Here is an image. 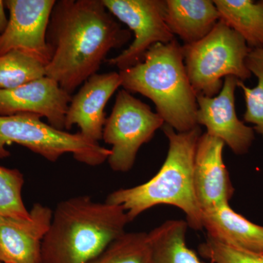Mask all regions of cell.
<instances>
[{"label":"cell","mask_w":263,"mask_h":263,"mask_svg":"<svg viewBox=\"0 0 263 263\" xmlns=\"http://www.w3.org/2000/svg\"><path fill=\"white\" fill-rule=\"evenodd\" d=\"M165 22L184 45L198 42L219 22V13L210 0H165Z\"/></svg>","instance_id":"obj_16"},{"label":"cell","mask_w":263,"mask_h":263,"mask_svg":"<svg viewBox=\"0 0 263 263\" xmlns=\"http://www.w3.org/2000/svg\"><path fill=\"white\" fill-rule=\"evenodd\" d=\"M226 146L219 138L202 134L197 142L193 167V184L202 213L229 204L234 188L223 160Z\"/></svg>","instance_id":"obj_11"},{"label":"cell","mask_w":263,"mask_h":263,"mask_svg":"<svg viewBox=\"0 0 263 263\" xmlns=\"http://www.w3.org/2000/svg\"><path fill=\"white\" fill-rule=\"evenodd\" d=\"M89 263H151L148 233L125 232Z\"/></svg>","instance_id":"obj_20"},{"label":"cell","mask_w":263,"mask_h":263,"mask_svg":"<svg viewBox=\"0 0 263 263\" xmlns=\"http://www.w3.org/2000/svg\"><path fill=\"white\" fill-rule=\"evenodd\" d=\"M27 219L0 217V262L41 263L43 240L49 230L53 210L37 202Z\"/></svg>","instance_id":"obj_14"},{"label":"cell","mask_w":263,"mask_h":263,"mask_svg":"<svg viewBox=\"0 0 263 263\" xmlns=\"http://www.w3.org/2000/svg\"><path fill=\"white\" fill-rule=\"evenodd\" d=\"M184 64L196 95L213 98L222 88L223 78L248 80L246 64L251 49L238 33L219 21L212 32L198 42L183 45Z\"/></svg>","instance_id":"obj_5"},{"label":"cell","mask_w":263,"mask_h":263,"mask_svg":"<svg viewBox=\"0 0 263 263\" xmlns=\"http://www.w3.org/2000/svg\"><path fill=\"white\" fill-rule=\"evenodd\" d=\"M202 257L212 263H263V255L230 247L207 237L199 246Z\"/></svg>","instance_id":"obj_23"},{"label":"cell","mask_w":263,"mask_h":263,"mask_svg":"<svg viewBox=\"0 0 263 263\" xmlns=\"http://www.w3.org/2000/svg\"><path fill=\"white\" fill-rule=\"evenodd\" d=\"M129 222L121 205L87 195L59 202L43 241L41 263H89L125 233Z\"/></svg>","instance_id":"obj_2"},{"label":"cell","mask_w":263,"mask_h":263,"mask_svg":"<svg viewBox=\"0 0 263 263\" xmlns=\"http://www.w3.org/2000/svg\"><path fill=\"white\" fill-rule=\"evenodd\" d=\"M247 67L257 77V86L247 87L245 82L238 81V87L243 91L246 102L245 122L254 124V131L263 138V48L251 50L247 60Z\"/></svg>","instance_id":"obj_21"},{"label":"cell","mask_w":263,"mask_h":263,"mask_svg":"<svg viewBox=\"0 0 263 263\" xmlns=\"http://www.w3.org/2000/svg\"><path fill=\"white\" fill-rule=\"evenodd\" d=\"M120 86L122 79L119 72H98L91 76L71 98L65 129L70 130L76 124L80 129L79 133L90 141L99 143L103 140L106 121L105 106Z\"/></svg>","instance_id":"obj_13"},{"label":"cell","mask_w":263,"mask_h":263,"mask_svg":"<svg viewBox=\"0 0 263 263\" xmlns=\"http://www.w3.org/2000/svg\"><path fill=\"white\" fill-rule=\"evenodd\" d=\"M202 226L216 241L263 255V227L235 212L229 204L202 213Z\"/></svg>","instance_id":"obj_15"},{"label":"cell","mask_w":263,"mask_h":263,"mask_svg":"<svg viewBox=\"0 0 263 263\" xmlns=\"http://www.w3.org/2000/svg\"><path fill=\"white\" fill-rule=\"evenodd\" d=\"M8 24V18L5 13V1L0 0V35L5 32Z\"/></svg>","instance_id":"obj_24"},{"label":"cell","mask_w":263,"mask_h":263,"mask_svg":"<svg viewBox=\"0 0 263 263\" xmlns=\"http://www.w3.org/2000/svg\"><path fill=\"white\" fill-rule=\"evenodd\" d=\"M56 0H6V29L0 35V56L13 50L28 53L47 66L51 51L46 42L48 23Z\"/></svg>","instance_id":"obj_9"},{"label":"cell","mask_w":263,"mask_h":263,"mask_svg":"<svg viewBox=\"0 0 263 263\" xmlns=\"http://www.w3.org/2000/svg\"><path fill=\"white\" fill-rule=\"evenodd\" d=\"M130 39L103 0L56 1L46 33L51 57L46 76L71 95L98 73L109 52Z\"/></svg>","instance_id":"obj_1"},{"label":"cell","mask_w":263,"mask_h":263,"mask_svg":"<svg viewBox=\"0 0 263 263\" xmlns=\"http://www.w3.org/2000/svg\"><path fill=\"white\" fill-rule=\"evenodd\" d=\"M24 179L18 169L0 166V217L27 219L29 212L22 199Z\"/></svg>","instance_id":"obj_22"},{"label":"cell","mask_w":263,"mask_h":263,"mask_svg":"<svg viewBox=\"0 0 263 263\" xmlns=\"http://www.w3.org/2000/svg\"><path fill=\"white\" fill-rule=\"evenodd\" d=\"M219 21L245 40L251 50L263 48V0H214Z\"/></svg>","instance_id":"obj_17"},{"label":"cell","mask_w":263,"mask_h":263,"mask_svg":"<svg viewBox=\"0 0 263 263\" xmlns=\"http://www.w3.org/2000/svg\"><path fill=\"white\" fill-rule=\"evenodd\" d=\"M164 122L149 105L127 90L118 91L111 113L105 121L104 142L111 145L108 163L116 172L130 171L141 147L148 143Z\"/></svg>","instance_id":"obj_7"},{"label":"cell","mask_w":263,"mask_h":263,"mask_svg":"<svg viewBox=\"0 0 263 263\" xmlns=\"http://www.w3.org/2000/svg\"><path fill=\"white\" fill-rule=\"evenodd\" d=\"M168 140V152L163 164L149 181L130 188L119 189L108 195L106 201L121 205L129 221L158 205H171L183 211L189 228L203 229L202 212L197 203L193 184V167L200 126L179 133L164 124Z\"/></svg>","instance_id":"obj_3"},{"label":"cell","mask_w":263,"mask_h":263,"mask_svg":"<svg viewBox=\"0 0 263 263\" xmlns=\"http://www.w3.org/2000/svg\"><path fill=\"white\" fill-rule=\"evenodd\" d=\"M41 118L29 113L0 116V159L10 157V152L5 147L15 143L51 162L65 154H71L78 162L92 167L108 160L110 149L80 133H70L52 127Z\"/></svg>","instance_id":"obj_6"},{"label":"cell","mask_w":263,"mask_h":263,"mask_svg":"<svg viewBox=\"0 0 263 263\" xmlns=\"http://www.w3.org/2000/svg\"><path fill=\"white\" fill-rule=\"evenodd\" d=\"M0 263H2L1 262H0Z\"/></svg>","instance_id":"obj_25"},{"label":"cell","mask_w":263,"mask_h":263,"mask_svg":"<svg viewBox=\"0 0 263 263\" xmlns=\"http://www.w3.org/2000/svg\"><path fill=\"white\" fill-rule=\"evenodd\" d=\"M103 3L116 18L134 33V41L127 49L106 60L119 71L143 61L154 45L175 39L165 22V0H103Z\"/></svg>","instance_id":"obj_8"},{"label":"cell","mask_w":263,"mask_h":263,"mask_svg":"<svg viewBox=\"0 0 263 263\" xmlns=\"http://www.w3.org/2000/svg\"><path fill=\"white\" fill-rule=\"evenodd\" d=\"M46 65L26 52L13 50L0 56V89H12L46 76Z\"/></svg>","instance_id":"obj_19"},{"label":"cell","mask_w":263,"mask_h":263,"mask_svg":"<svg viewBox=\"0 0 263 263\" xmlns=\"http://www.w3.org/2000/svg\"><path fill=\"white\" fill-rule=\"evenodd\" d=\"M187 222L164 221L148 233L151 263H203L186 245Z\"/></svg>","instance_id":"obj_18"},{"label":"cell","mask_w":263,"mask_h":263,"mask_svg":"<svg viewBox=\"0 0 263 263\" xmlns=\"http://www.w3.org/2000/svg\"><path fill=\"white\" fill-rule=\"evenodd\" d=\"M72 96L47 76L12 89H0V116L34 114L64 130Z\"/></svg>","instance_id":"obj_12"},{"label":"cell","mask_w":263,"mask_h":263,"mask_svg":"<svg viewBox=\"0 0 263 263\" xmlns=\"http://www.w3.org/2000/svg\"><path fill=\"white\" fill-rule=\"evenodd\" d=\"M123 89L150 99L164 124L179 133L191 130L197 122V95L184 64L183 46L177 40L157 43L143 61L119 71Z\"/></svg>","instance_id":"obj_4"},{"label":"cell","mask_w":263,"mask_h":263,"mask_svg":"<svg viewBox=\"0 0 263 263\" xmlns=\"http://www.w3.org/2000/svg\"><path fill=\"white\" fill-rule=\"evenodd\" d=\"M238 81L234 76H227L216 96L197 95V122L206 127L208 135L224 142L235 155H243L249 152L255 136L254 128L246 125L237 116L235 92Z\"/></svg>","instance_id":"obj_10"}]
</instances>
